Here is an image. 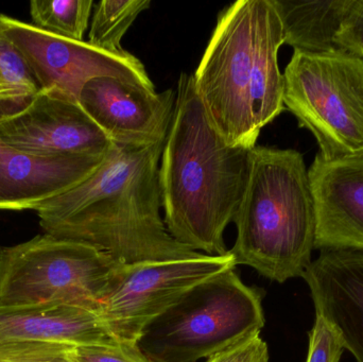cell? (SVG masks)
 <instances>
[{
    "label": "cell",
    "instance_id": "obj_5",
    "mask_svg": "<svg viewBox=\"0 0 363 362\" xmlns=\"http://www.w3.org/2000/svg\"><path fill=\"white\" fill-rule=\"evenodd\" d=\"M262 291L235 269L203 281L146 325L138 340L151 362H196L218 354L264 327Z\"/></svg>",
    "mask_w": 363,
    "mask_h": 362
},
{
    "label": "cell",
    "instance_id": "obj_6",
    "mask_svg": "<svg viewBox=\"0 0 363 362\" xmlns=\"http://www.w3.org/2000/svg\"><path fill=\"white\" fill-rule=\"evenodd\" d=\"M123 264L95 247L44 234L0 249V307L78 304L100 308Z\"/></svg>",
    "mask_w": 363,
    "mask_h": 362
},
{
    "label": "cell",
    "instance_id": "obj_14",
    "mask_svg": "<svg viewBox=\"0 0 363 362\" xmlns=\"http://www.w3.org/2000/svg\"><path fill=\"white\" fill-rule=\"evenodd\" d=\"M104 157H40L0 140V210H38L86 180Z\"/></svg>",
    "mask_w": 363,
    "mask_h": 362
},
{
    "label": "cell",
    "instance_id": "obj_24",
    "mask_svg": "<svg viewBox=\"0 0 363 362\" xmlns=\"http://www.w3.org/2000/svg\"><path fill=\"white\" fill-rule=\"evenodd\" d=\"M206 362H269L268 346L259 334H256L208 357Z\"/></svg>",
    "mask_w": 363,
    "mask_h": 362
},
{
    "label": "cell",
    "instance_id": "obj_19",
    "mask_svg": "<svg viewBox=\"0 0 363 362\" xmlns=\"http://www.w3.org/2000/svg\"><path fill=\"white\" fill-rule=\"evenodd\" d=\"M0 84L11 94L17 108L27 103L40 89L21 51L1 32Z\"/></svg>",
    "mask_w": 363,
    "mask_h": 362
},
{
    "label": "cell",
    "instance_id": "obj_10",
    "mask_svg": "<svg viewBox=\"0 0 363 362\" xmlns=\"http://www.w3.org/2000/svg\"><path fill=\"white\" fill-rule=\"evenodd\" d=\"M0 140L40 157H102L114 145L79 102L51 89H40L16 110L0 111Z\"/></svg>",
    "mask_w": 363,
    "mask_h": 362
},
{
    "label": "cell",
    "instance_id": "obj_3",
    "mask_svg": "<svg viewBox=\"0 0 363 362\" xmlns=\"http://www.w3.org/2000/svg\"><path fill=\"white\" fill-rule=\"evenodd\" d=\"M283 45L272 0H239L218 16L192 76L209 121L230 146L253 149L262 128L285 108Z\"/></svg>",
    "mask_w": 363,
    "mask_h": 362
},
{
    "label": "cell",
    "instance_id": "obj_21",
    "mask_svg": "<svg viewBox=\"0 0 363 362\" xmlns=\"http://www.w3.org/2000/svg\"><path fill=\"white\" fill-rule=\"evenodd\" d=\"M345 344L338 332L323 317L317 315L315 327L309 333L306 362H339Z\"/></svg>",
    "mask_w": 363,
    "mask_h": 362
},
{
    "label": "cell",
    "instance_id": "obj_17",
    "mask_svg": "<svg viewBox=\"0 0 363 362\" xmlns=\"http://www.w3.org/2000/svg\"><path fill=\"white\" fill-rule=\"evenodd\" d=\"M150 0H102L96 4L87 42L97 48L115 55L128 51L121 46L128 30L144 11L150 8Z\"/></svg>",
    "mask_w": 363,
    "mask_h": 362
},
{
    "label": "cell",
    "instance_id": "obj_4",
    "mask_svg": "<svg viewBox=\"0 0 363 362\" xmlns=\"http://www.w3.org/2000/svg\"><path fill=\"white\" fill-rule=\"evenodd\" d=\"M237 239L230 251L236 265L285 283L302 276L315 242V208L308 169L294 149L256 145L234 217Z\"/></svg>",
    "mask_w": 363,
    "mask_h": 362
},
{
    "label": "cell",
    "instance_id": "obj_8",
    "mask_svg": "<svg viewBox=\"0 0 363 362\" xmlns=\"http://www.w3.org/2000/svg\"><path fill=\"white\" fill-rule=\"evenodd\" d=\"M228 251L224 256L199 254L190 259L123 264L116 283L100 304L111 335L138 344L143 329L192 287L236 267Z\"/></svg>",
    "mask_w": 363,
    "mask_h": 362
},
{
    "label": "cell",
    "instance_id": "obj_2",
    "mask_svg": "<svg viewBox=\"0 0 363 362\" xmlns=\"http://www.w3.org/2000/svg\"><path fill=\"white\" fill-rule=\"evenodd\" d=\"M250 151L224 142L205 113L194 76L182 72L160 163L164 221L177 242L209 256L228 254L224 231L242 199Z\"/></svg>",
    "mask_w": 363,
    "mask_h": 362
},
{
    "label": "cell",
    "instance_id": "obj_1",
    "mask_svg": "<svg viewBox=\"0 0 363 362\" xmlns=\"http://www.w3.org/2000/svg\"><path fill=\"white\" fill-rule=\"evenodd\" d=\"M164 146L113 145L86 180L38 208L45 233L95 247L127 265L198 256L170 235L162 217Z\"/></svg>",
    "mask_w": 363,
    "mask_h": 362
},
{
    "label": "cell",
    "instance_id": "obj_23",
    "mask_svg": "<svg viewBox=\"0 0 363 362\" xmlns=\"http://www.w3.org/2000/svg\"><path fill=\"white\" fill-rule=\"evenodd\" d=\"M336 45L339 50L363 59V0H347Z\"/></svg>",
    "mask_w": 363,
    "mask_h": 362
},
{
    "label": "cell",
    "instance_id": "obj_9",
    "mask_svg": "<svg viewBox=\"0 0 363 362\" xmlns=\"http://www.w3.org/2000/svg\"><path fill=\"white\" fill-rule=\"evenodd\" d=\"M0 32L21 51L40 89L79 102L85 84L100 77L155 89L144 64L132 53L108 52L89 42L60 38L4 14H0Z\"/></svg>",
    "mask_w": 363,
    "mask_h": 362
},
{
    "label": "cell",
    "instance_id": "obj_22",
    "mask_svg": "<svg viewBox=\"0 0 363 362\" xmlns=\"http://www.w3.org/2000/svg\"><path fill=\"white\" fill-rule=\"evenodd\" d=\"M74 357L78 362H151L138 344L121 341L77 346Z\"/></svg>",
    "mask_w": 363,
    "mask_h": 362
},
{
    "label": "cell",
    "instance_id": "obj_7",
    "mask_svg": "<svg viewBox=\"0 0 363 362\" xmlns=\"http://www.w3.org/2000/svg\"><path fill=\"white\" fill-rule=\"evenodd\" d=\"M284 106L315 136L322 159L363 157V59L294 51L284 72Z\"/></svg>",
    "mask_w": 363,
    "mask_h": 362
},
{
    "label": "cell",
    "instance_id": "obj_13",
    "mask_svg": "<svg viewBox=\"0 0 363 362\" xmlns=\"http://www.w3.org/2000/svg\"><path fill=\"white\" fill-rule=\"evenodd\" d=\"M302 278L311 289L315 314L334 327L345 349L363 362V251L322 250Z\"/></svg>",
    "mask_w": 363,
    "mask_h": 362
},
{
    "label": "cell",
    "instance_id": "obj_12",
    "mask_svg": "<svg viewBox=\"0 0 363 362\" xmlns=\"http://www.w3.org/2000/svg\"><path fill=\"white\" fill-rule=\"evenodd\" d=\"M315 208V249L363 251V157L326 161L308 169Z\"/></svg>",
    "mask_w": 363,
    "mask_h": 362
},
{
    "label": "cell",
    "instance_id": "obj_15",
    "mask_svg": "<svg viewBox=\"0 0 363 362\" xmlns=\"http://www.w3.org/2000/svg\"><path fill=\"white\" fill-rule=\"evenodd\" d=\"M35 341L83 346L117 340L106 329L100 308L78 304L0 307V344Z\"/></svg>",
    "mask_w": 363,
    "mask_h": 362
},
{
    "label": "cell",
    "instance_id": "obj_11",
    "mask_svg": "<svg viewBox=\"0 0 363 362\" xmlns=\"http://www.w3.org/2000/svg\"><path fill=\"white\" fill-rule=\"evenodd\" d=\"M177 91L157 89L113 77L89 81L79 103L118 146L150 147L167 140Z\"/></svg>",
    "mask_w": 363,
    "mask_h": 362
},
{
    "label": "cell",
    "instance_id": "obj_25",
    "mask_svg": "<svg viewBox=\"0 0 363 362\" xmlns=\"http://www.w3.org/2000/svg\"><path fill=\"white\" fill-rule=\"evenodd\" d=\"M0 106L10 111L16 110L17 108L12 96L1 84H0Z\"/></svg>",
    "mask_w": 363,
    "mask_h": 362
},
{
    "label": "cell",
    "instance_id": "obj_16",
    "mask_svg": "<svg viewBox=\"0 0 363 362\" xmlns=\"http://www.w3.org/2000/svg\"><path fill=\"white\" fill-rule=\"evenodd\" d=\"M283 26L284 44L294 51L339 50L336 36L347 0H272Z\"/></svg>",
    "mask_w": 363,
    "mask_h": 362
},
{
    "label": "cell",
    "instance_id": "obj_20",
    "mask_svg": "<svg viewBox=\"0 0 363 362\" xmlns=\"http://www.w3.org/2000/svg\"><path fill=\"white\" fill-rule=\"evenodd\" d=\"M0 362H78L74 346L49 342L0 344Z\"/></svg>",
    "mask_w": 363,
    "mask_h": 362
},
{
    "label": "cell",
    "instance_id": "obj_18",
    "mask_svg": "<svg viewBox=\"0 0 363 362\" xmlns=\"http://www.w3.org/2000/svg\"><path fill=\"white\" fill-rule=\"evenodd\" d=\"M93 6V0H34L30 2L32 25L60 38L83 40Z\"/></svg>",
    "mask_w": 363,
    "mask_h": 362
}]
</instances>
